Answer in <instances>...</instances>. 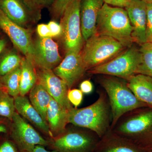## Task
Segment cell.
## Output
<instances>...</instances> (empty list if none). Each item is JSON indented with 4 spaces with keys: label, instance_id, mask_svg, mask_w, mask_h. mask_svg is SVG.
Wrapping results in <instances>:
<instances>
[{
    "label": "cell",
    "instance_id": "obj_33",
    "mask_svg": "<svg viewBox=\"0 0 152 152\" xmlns=\"http://www.w3.org/2000/svg\"><path fill=\"white\" fill-rule=\"evenodd\" d=\"M37 32L40 38L51 37L50 32L48 26L45 24H40L37 27Z\"/></svg>",
    "mask_w": 152,
    "mask_h": 152
},
{
    "label": "cell",
    "instance_id": "obj_40",
    "mask_svg": "<svg viewBox=\"0 0 152 152\" xmlns=\"http://www.w3.org/2000/svg\"><path fill=\"white\" fill-rule=\"evenodd\" d=\"M147 3H152V0H142Z\"/></svg>",
    "mask_w": 152,
    "mask_h": 152
},
{
    "label": "cell",
    "instance_id": "obj_21",
    "mask_svg": "<svg viewBox=\"0 0 152 152\" xmlns=\"http://www.w3.org/2000/svg\"><path fill=\"white\" fill-rule=\"evenodd\" d=\"M20 68V95L25 96L37 83V75L35 66L25 57L22 58Z\"/></svg>",
    "mask_w": 152,
    "mask_h": 152
},
{
    "label": "cell",
    "instance_id": "obj_29",
    "mask_svg": "<svg viewBox=\"0 0 152 152\" xmlns=\"http://www.w3.org/2000/svg\"><path fill=\"white\" fill-rule=\"evenodd\" d=\"M67 98L71 104L77 108L83 101V93L80 89H71L68 91Z\"/></svg>",
    "mask_w": 152,
    "mask_h": 152
},
{
    "label": "cell",
    "instance_id": "obj_14",
    "mask_svg": "<svg viewBox=\"0 0 152 152\" xmlns=\"http://www.w3.org/2000/svg\"><path fill=\"white\" fill-rule=\"evenodd\" d=\"M125 8L133 28L134 42L140 45L147 42L146 3L142 0H129Z\"/></svg>",
    "mask_w": 152,
    "mask_h": 152
},
{
    "label": "cell",
    "instance_id": "obj_34",
    "mask_svg": "<svg viewBox=\"0 0 152 152\" xmlns=\"http://www.w3.org/2000/svg\"><path fill=\"white\" fill-rule=\"evenodd\" d=\"M80 90L84 94H89L93 90V86L91 82L89 80H85L80 85Z\"/></svg>",
    "mask_w": 152,
    "mask_h": 152
},
{
    "label": "cell",
    "instance_id": "obj_25",
    "mask_svg": "<svg viewBox=\"0 0 152 152\" xmlns=\"http://www.w3.org/2000/svg\"><path fill=\"white\" fill-rule=\"evenodd\" d=\"M15 110V98L9 94L7 90H0V117L11 121Z\"/></svg>",
    "mask_w": 152,
    "mask_h": 152
},
{
    "label": "cell",
    "instance_id": "obj_17",
    "mask_svg": "<svg viewBox=\"0 0 152 152\" xmlns=\"http://www.w3.org/2000/svg\"><path fill=\"white\" fill-rule=\"evenodd\" d=\"M93 152H148L110 130L99 140Z\"/></svg>",
    "mask_w": 152,
    "mask_h": 152
},
{
    "label": "cell",
    "instance_id": "obj_41",
    "mask_svg": "<svg viewBox=\"0 0 152 152\" xmlns=\"http://www.w3.org/2000/svg\"><path fill=\"white\" fill-rule=\"evenodd\" d=\"M148 42H152V38H151V39H150L148 41Z\"/></svg>",
    "mask_w": 152,
    "mask_h": 152
},
{
    "label": "cell",
    "instance_id": "obj_31",
    "mask_svg": "<svg viewBox=\"0 0 152 152\" xmlns=\"http://www.w3.org/2000/svg\"><path fill=\"white\" fill-rule=\"evenodd\" d=\"M48 25L50 32L51 37H56L61 35V27L57 22L55 21H51Z\"/></svg>",
    "mask_w": 152,
    "mask_h": 152
},
{
    "label": "cell",
    "instance_id": "obj_10",
    "mask_svg": "<svg viewBox=\"0 0 152 152\" xmlns=\"http://www.w3.org/2000/svg\"><path fill=\"white\" fill-rule=\"evenodd\" d=\"M11 137L21 151H28L37 145L47 146L49 142L17 112L11 121Z\"/></svg>",
    "mask_w": 152,
    "mask_h": 152
},
{
    "label": "cell",
    "instance_id": "obj_18",
    "mask_svg": "<svg viewBox=\"0 0 152 152\" xmlns=\"http://www.w3.org/2000/svg\"><path fill=\"white\" fill-rule=\"evenodd\" d=\"M15 104L16 110L21 116L28 120L44 133L53 137L48 123L44 121L26 96L19 95L15 98Z\"/></svg>",
    "mask_w": 152,
    "mask_h": 152
},
{
    "label": "cell",
    "instance_id": "obj_7",
    "mask_svg": "<svg viewBox=\"0 0 152 152\" xmlns=\"http://www.w3.org/2000/svg\"><path fill=\"white\" fill-rule=\"evenodd\" d=\"M81 0H74L66 8L61 18L62 39L66 54L80 53L84 46L81 27Z\"/></svg>",
    "mask_w": 152,
    "mask_h": 152
},
{
    "label": "cell",
    "instance_id": "obj_38",
    "mask_svg": "<svg viewBox=\"0 0 152 152\" xmlns=\"http://www.w3.org/2000/svg\"><path fill=\"white\" fill-rule=\"evenodd\" d=\"M7 45V42L4 39H0V54L2 53Z\"/></svg>",
    "mask_w": 152,
    "mask_h": 152
},
{
    "label": "cell",
    "instance_id": "obj_16",
    "mask_svg": "<svg viewBox=\"0 0 152 152\" xmlns=\"http://www.w3.org/2000/svg\"><path fill=\"white\" fill-rule=\"evenodd\" d=\"M104 4L103 0H81V27L85 41L96 34L98 15Z\"/></svg>",
    "mask_w": 152,
    "mask_h": 152
},
{
    "label": "cell",
    "instance_id": "obj_11",
    "mask_svg": "<svg viewBox=\"0 0 152 152\" xmlns=\"http://www.w3.org/2000/svg\"><path fill=\"white\" fill-rule=\"evenodd\" d=\"M37 82L42 85L52 98L68 110L73 107L67 98L69 88L65 82L52 70L37 69Z\"/></svg>",
    "mask_w": 152,
    "mask_h": 152
},
{
    "label": "cell",
    "instance_id": "obj_6",
    "mask_svg": "<svg viewBox=\"0 0 152 152\" xmlns=\"http://www.w3.org/2000/svg\"><path fill=\"white\" fill-rule=\"evenodd\" d=\"M140 56L139 48L132 45L88 72L94 75L113 76L127 81L137 73Z\"/></svg>",
    "mask_w": 152,
    "mask_h": 152
},
{
    "label": "cell",
    "instance_id": "obj_24",
    "mask_svg": "<svg viewBox=\"0 0 152 152\" xmlns=\"http://www.w3.org/2000/svg\"><path fill=\"white\" fill-rule=\"evenodd\" d=\"M21 73L20 66L7 75L0 77V82L5 87L9 94L14 98L20 95Z\"/></svg>",
    "mask_w": 152,
    "mask_h": 152
},
{
    "label": "cell",
    "instance_id": "obj_19",
    "mask_svg": "<svg viewBox=\"0 0 152 152\" xmlns=\"http://www.w3.org/2000/svg\"><path fill=\"white\" fill-rule=\"evenodd\" d=\"M128 87L137 99L148 107L152 108V78L137 74L126 81Z\"/></svg>",
    "mask_w": 152,
    "mask_h": 152
},
{
    "label": "cell",
    "instance_id": "obj_36",
    "mask_svg": "<svg viewBox=\"0 0 152 152\" xmlns=\"http://www.w3.org/2000/svg\"><path fill=\"white\" fill-rule=\"evenodd\" d=\"M10 120L5 118L0 117V134H7L10 129V125L8 124L7 121Z\"/></svg>",
    "mask_w": 152,
    "mask_h": 152
},
{
    "label": "cell",
    "instance_id": "obj_20",
    "mask_svg": "<svg viewBox=\"0 0 152 152\" xmlns=\"http://www.w3.org/2000/svg\"><path fill=\"white\" fill-rule=\"evenodd\" d=\"M69 110L51 98L47 112V123L51 132L59 135L65 131L68 123Z\"/></svg>",
    "mask_w": 152,
    "mask_h": 152
},
{
    "label": "cell",
    "instance_id": "obj_32",
    "mask_svg": "<svg viewBox=\"0 0 152 152\" xmlns=\"http://www.w3.org/2000/svg\"><path fill=\"white\" fill-rule=\"evenodd\" d=\"M0 152H18V151L13 142L6 140L0 144Z\"/></svg>",
    "mask_w": 152,
    "mask_h": 152
},
{
    "label": "cell",
    "instance_id": "obj_4",
    "mask_svg": "<svg viewBox=\"0 0 152 152\" xmlns=\"http://www.w3.org/2000/svg\"><path fill=\"white\" fill-rule=\"evenodd\" d=\"M132 31L126 10L104 3L98 15L96 34L114 38L127 48L134 42Z\"/></svg>",
    "mask_w": 152,
    "mask_h": 152
},
{
    "label": "cell",
    "instance_id": "obj_30",
    "mask_svg": "<svg viewBox=\"0 0 152 152\" xmlns=\"http://www.w3.org/2000/svg\"><path fill=\"white\" fill-rule=\"evenodd\" d=\"M147 42L152 38V3H147Z\"/></svg>",
    "mask_w": 152,
    "mask_h": 152
},
{
    "label": "cell",
    "instance_id": "obj_26",
    "mask_svg": "<svg viewBox=\"0 0 152 152\" xmlns=\"http://www.w3.org/2000/svg\"><path fill=\"white\" fill-rule=\"evenodd\" d=\"M22 58L14 52H9L0 61V77H3L20 66Z\"/></svg>",
    "mask_w": 152,
    "mask_h": 152
},
{
    "label": "cell",
    "instance_id": "obj_23",
    "mask_svg": "<svg viewBox=\"0 0 152 152\" xmlns=\"http://www.w3.org/2000/svg\"><path fill=\"white\" fill-rule=\"evenodd\" d=\"M140 46V61L136 74H142L152 78V42H147Z\"/></svg>",
    "mask_w": 152,
    "mask_h": 152
},
{
    "label": "cell",
    "instance_id": "obj_8",
    "mask_svg": "<svg viewBox=\"0 0 152 152\" xmlns=\"http://www.w3.org/2000/svg\"><path fill=\"white\" fill-rule=\"evenodd\" d=\"M53 142L58 152H93L100 140L92 131L83 128L66 129Z\"/></svg>",
    "mask_w": 152,
    "mask_h": 152
},
{
    "label": "cell",
    "instance_id": "obj_28",
    "mask_svg": "<svg viewBox=\"0 0 152 152\" xmlns=\"http://www.w3.org/2000/svg\"><path fill=\"white\" fill-rule=\"evenodd\" d=\"M74 0H54L50 12L55 20L61 18L67 7Z\"/></svg>",
    "mask_w": 152,
    "mask_h": 152
},
{
    "label": "cell",
    "instance_id": "obj_39",
    "mask_svg": "<svg viewBox=\"0 0 152 152\" xmlns=\"http://www.w3.org/2000/svg\"><path fill=\"white\" fill-rule=\"evenodd\" d=\"M1 89H5L6 90L5 87L4 86V85L2 84L1 83V82H0V90Z\"/></svg>",
    "mask_w": 152,
    "mask_h": 152
},
{
    "label": "cell",
    "instance_id": "obj_1",
    "mask_svg": "<svg viewBox=\"0 0 152 152\" xmlns=\"http://www.w3.org/2000/svg\"><path fill=\"white\" fill-rule=\"evenodd\" d=\"M140 108L128 112L111 130L142 148H152V108Z\"/></svg>",
    "mask_w": 152,
    "mask_h": 152
},
{
    "label": "cell",
    "instance_id": "obj_15",
    "mask_svg": "<svg viewBox=\"0 0 152 152\" xmlns=\"http://www.w3.org/2000/svg\"><path fill=\"white\" fill-rule=\"evenodd\" d=\"M0 10L11 20L23 28L39 20L23 0H0Z\"/></svg>",
    "mask_w": 152,
    "mask_h": 152
},
{
    "label": "cell",
    "instance_id": "obj_35",
    "mask_svg": "<svg viewBox=\"0 0 152 152\" xmlns=\"http://www.w3.org/2000/svg\"><path fill=\"white\" fill-rule=\"evenodd\" d=\"M104 3L119 7H125L129 0H103Z\"/></svg>",
    "mask_w": 152,
    "mask_h": 152
},
{
    "label": "cell",
    "instance_id": "obj_9",
    "mask_svg": "<svg viewBox=\"0 0 152 152\" xmlns=\"http://www.w3.org/2000/svg\"><path fill=\"white\" fill-rule=\"evenodd\" d=\"M0 28L9 37L15 47L34 64V48L31 30L14 23L1 10Z\"/></svg>",
    "mask_w": 152,
    "mask_h": 152
},
{
    "label": "cell",
    "instance_id": "obj_22",
    "mask_svg": "<svg viewBox=\"0 0 152 152\" xmlns=\"http://www.w3.org/2000/svg\"><path fill=\"white\" fill-rule=\"evenodd\" d=\"M51 98L45 89L38 83L30 92L31 104L47 123V110Z\"/></svg>",
    "mask_w": 152,
    "mask_h": 152
},
{
    "label": "cell",
    "instance_id": "obj_3",
    "mask_svg": "<svg viewBox=\"0 0 152 152\" xmlns=\"http://www.w3.org/2000/svg\"><path fill=\"white\" fill-rule=\"evenodd\" d=\"M99 82L107 94L110 107V130L123 115L140 108L148 107L139 100L123 79L103 75Z\"/></svg>",
    "mask_w": 152,
    "mask_h": 152
},
{
    "label": "cell",
    "instance_id": "obj_13",
    "mask_svg": "<svg viewBox=\"0 0 152 152\" xmlns=\"http://www.w3.org/2000/svg\"><path fill=\"white\" fill-rule=\"evenodd\" d=\"M53 71L65 82L70 90L80 80L87 70L80 52L66 54L64 58Z\"/></svg>",
    "mask_w": 152,
    "mask_h": 152
},
{
    "label": "cell",
    "instance_id": "obj_37",
    "mask_svg": "<svg viewBox=\"0 0 152 152\" xmlns=\"http://www.w3.org/2000/svg\"><path fill=\"white\" fill-rule=\"evenodd\" d=\"M44 146L41 145H37L33 147L28 151L22 152H58L56 150L51 151H47Z\"/></svg>",
    "mask_w": 152,
    "mask_h": 152
},
{
    "label": "cell",
    "instance_id": "obj_2",
    "mask_svg": "<svg viewBox=\"0 0 152 152\" xmlns=\"http://www.w3.org/2000/svg\"><path fill=\"white\" fill-rule=\"evenodd\" d=\"M111 122L110 107L104 91L99 92L94 103L82 108H72L68 113L69 124L92 131L100 138L110 130Z\"/></svg>",
    "mask_w": 152,
    "mask_h": 152
},
{
    "label": "cell",
    "instance_id": "obj_5",
    "mask_svg": "<svg viewBox=\"0 0 152 152\" xmlns=\"http://www.w3.org/2000/svg\"><path fill=\"white\" fill-rule=\"evenodd\" d=\"M125 49L114 38L96 33L86 41L81 54L87 71L111 59Z\"/></svg>",
    "mask_w": 152,
    "mask_h": 152
},
{
    "label": "cell",
    "instance_id": "obj_27",
    "mask_svg": "<svg viewBox=\"0 0 152 152\" xmlns=\"http://www.w3.org/2000/svg\"><path fill=\"white\" fill-rule=\"evenodd\" d=\"M28 7L35 15L39 20L41 18L42 10L50 8L54 0H23Z\"/></svg>",
    "mask_w": 152,
    "mask_h": 152
},
{
    "label": "cell",
    "instance_id": "obj_12",
    "mask_svg": "<svg viewBox=\"0 0 152 152\" xmlns=\"http://www.w3.org/2000/svg\"><path fill=\"white\" fill-rule=\"evenodd\" d=\"M34 48L36 68L53 70L61 61L58 46L52 38H39L34 42Z\"/></svg>",
    "mask_w": 152,
    "mask_h": 152
}]
</instances>
